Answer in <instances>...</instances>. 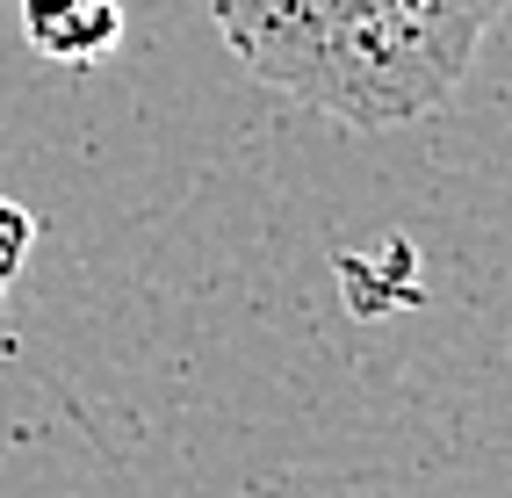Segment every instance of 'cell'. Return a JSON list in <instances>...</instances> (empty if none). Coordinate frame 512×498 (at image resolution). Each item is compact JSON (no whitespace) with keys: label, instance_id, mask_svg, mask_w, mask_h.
I'll return each instance as SVG.
<instances>
[{"label":"cell","instance_id":"obj_3","mask_svg":"<svg viewBox=\"0 0 512 498\" xmlns=\"http://www.w3.org/2000/svg\"><path fill=\"white\" fill-rule=\"evenodd\" d=\"M29 246H37V217H29L22 203H8V195H0V296L15 289V275H22Z\"/></svg>","mask_w":512,"mask_h":498},{"label":"cell","instance_id":"obj_1","mask_svg":"<svg viewBox=\"0 0 512 498\" xmlns=\"http://www.w3.org/2000/svg\"><path fill=\"white\" fill-rule=\"evenodd\" d=\"M498 15L505 0H210L217 37L260 87L347 130L433 116Z\"/></svg>","mask_w":512,"mask_h":498},{"label":"cell","instance_id":"obj_2","mask_svg":"<svg viewBox=\"0 0 512 498\" xmlns=\"http://www.w3.org/2000/svg\"><path fill=\"white\" fill-rule=\"evenodd\" d=\"M15 8L29 51L65 73H87L123 44V0H15Z\"/></svg>","mask_w":512,"mask_h":498}]
</instances>
